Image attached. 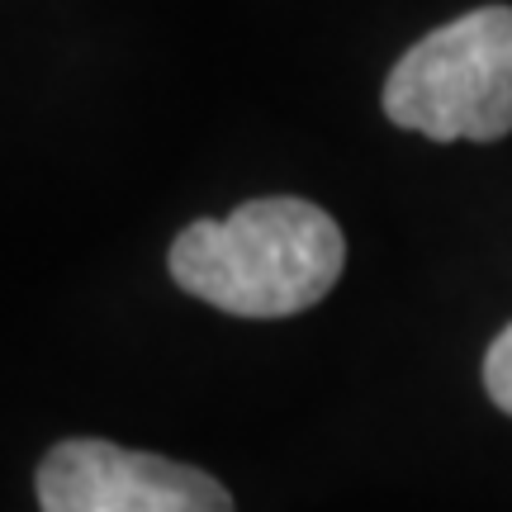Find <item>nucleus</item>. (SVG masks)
Masks as SVG:
<instances>
[{
	"label": "nucleus",
	"mask_w": 512,
	"mask_h": 512,
	"mask_svg": "<svg viewBox=\"0 0 512 512\" xmlns=\"http://www.w3.org/2000/svg\"><path fill=\"white\" fill-rule=\"evenodd\" d=\"M43 512H233V498L195 465L114 441H57L38 465Z\"/></svg>",
	"instance_id": "3"
},
{
	"label": "nucleus",
	"mask_w": 512,
	"mask_h": 512,
	"mask_svg": "<svg viewBox=\"0 0 512 512\" xmlns=\"http://www.w3.org/2000/svg\"><path fill=\"white\" fill-rule=\"evenodd\" d=\"M347 238L328 209L294 195L247 200L228 219L190 223L171 242V275L185 294L238 318H290L342 280Z\"/></svg>",
	"instance_id": "1"
},
{
	"label": "nucleus",
	"mask_w": 512,
	"mask_h": 512,
	"mask_svg": "<svg viewBox=\"0 0 512 512\" xmlns=\"http://www.w3.org/2000/svg\"><path fill=\"white\" fill-rule=\"evenodd\" d=\"M384 114L432 143L512 133V5H479L413 43L384 81Z\"/></svg>",
	"instance_id": "2"
},
{
	"label": "nucleus",
	"mask_w": 512,
	"mask_h": 512,
	"mask_svg": "<svg viewBox=\"0 0 512 512\" xmlns=\"http://www.w3.org/2000/svg\"><path fill=\"white\" fill-rule=\"evenodd\" d=\"M484 389L503 413H512V323L498 332L489 356H484Z\"/></svg>",
	"instance_id": "4"
}]
</instances>
